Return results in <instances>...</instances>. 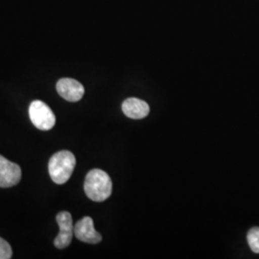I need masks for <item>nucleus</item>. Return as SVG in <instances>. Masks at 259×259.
<instances>
[{
    "label": "nucleus",
    "mask_w": 259,
    "mask_h": 259,
    "mask_svg": "<svg viewBox=\"0 0 259 259\" xmlns=\"http://www.w3.org/2000/svg\"><path fill=\"white\" fill-rule=\"evenodd\" d=\"M83 189L93 202H104L112 192L111 178L101 169H93L85 176Z\"/></svg>",
    "instance_id": "f257e3e1"
},
{
    "label": "nucleus",
    "mask_w": 259,
    "mask_h": 259,
    "mask_svg": "<svg viewBox=\"0 0 259 259\" xmlns=\"http://www.w3.org/2000/svg\"><path fill=\"white\" fill-rule=\"evenodd\" d=\"M76 166V157L67 150L54 154L48 164L49 175L57 185H64L72 175Z\"/></svg>",
    "instance_id": "f03ea898"
},
{
    "label": "nucleus",
    "mask_w": 259,
    "mask_h": 259,
    "mask_svg": "<svg viewBox=\"0 0 259 259\" xmlns=\"http://www.w3.org/2000/svg\"><path fill=\"white\" fill-rule=\"evenodd\" d=\"M29 116L33 125L40 131H49L55 126L54 112L42 101L35 100L30 104Z\"/></svg>",
    "instance_id": "7ed1b4c3"
},
{
    "label": "nucleus",
    "mask_w": 259,
    "mask_h": 259,
    "mask_svg": "<svg viewBox=\"0 0 259 259\" xmlns=\"http://www.w3.org/2000/svg\"><path fill=\"white\" fill-rule=\"evenodd\" d=\"M56 220L59 225L60 232L55 238L54 245L57 249H65L70 245L74 234L72 216L67 211H62L58 213Z\"/></svg>",
    "instance_id": "20e7f679"
},
{
    "label": "nucleus",
    "mask_w": 259,
    "mask_h": 259,
    "mask_svg": "<svg viewBox=\"0 0 259 259\" xmlns=\"http://www.w3.org/2000/svg\"><path fill=\"white\" fill-rule=\"evenodd\" d=\"M56 89L59 95L68 102H78L83 98L84 94L83 84L71 78H63L59 80Z\"/></svg>",
    "instance_id": "39448f33"
},
{
    "label": "nucleus",
    "mask_w": 259,
    "mask_h": 259,
    "mask_svg": "<svg viewBox=\"0 0 259 259\" xmlns=\"http://www.w3.org/2000/svg\"><path fill=\"white\" fill-rule=\"evenodd\" d=\"M21 179V168L0 155V187L7 188L18 185Z\"/></svg>",
    "instance_id": "423d86ee"
},
{
    "label": "nucleus",
    "mask_w": 259,
    "mask_h": 259,
    "mask_svg": "<svg viewBox=\"0 0 259 259\" xmlns=\"http://www.w3.org/2000/svg\"><path fill=\"white\" fill-rule=\"evenodd\" d=\"M74 235L78 240L89 244H98L102 241V236L94 229L93 220L85 216L74 225Z\"/></svg>",
    "instance_id": "0eeeda50"
},
{
    "label": "nucleus",
    "mask_w": 259,
    "mask_h": 259,
    "mask_svg": "<svg viewBox=\"0 0 259 259\" xmlns=\"http://www.w3.org/2000/svg\"><path fill=\"white\" fill-rule=\"evenodd\" d=\"M122 111L124 114L132 119H142L150 112L148 104L135 97H131L122 103Z\"/></svg>",
    "instance_id": "6e6552de"
},
{
    "label": "nucleus",
    "mask_w": 259,
    "mask_h": 259,
    "mask_svg": "<svg viewBox=\"0 0 259 259\" xmlns=\"http://www.w3.org/2000/svg\"><path fill=\"white\" fill-rule=\"evenodd\" d=\"M247 240L250 250L254 253H259V227L251 228L247 234Z\"/></svg>",
    "instance_id": "1a4fd4ad"
},
{
    "label": "nucleus",
    "mask_w": 259,
    "mask_h": 259,
    "mask_svg": "<svg viewBox=\"0 0 259 259\" xmlns=\"http://www.w3.org/2000/svg\"><path fill=\"white\" fill-rule=\"evenodd\" d=\"M13 255L9 243L0 237V259H10Z\"/></svg>",
    "instance_id": "9d476101"
}]
</instances>
